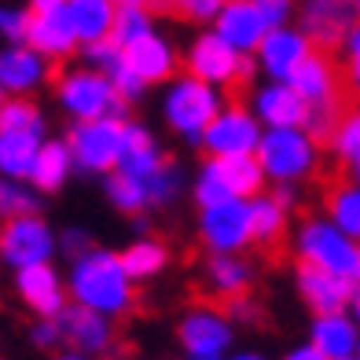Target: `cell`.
<instances>
[{
  "label": "cell",
  "mask_w": 360,
  "mask_h": 360,
  "mask_svg": "<svg viewBox=\"0 0 360 360\" xmlns=\"http://www.w3.org/2000/svg\"><path fill=\"white\" fill-rule=\"evenodd\" d=\"M224 103L228 100H224L221 89H214V85H206V81L180 70L176 77H169L166 85H162L158 118L176 140H184L188 147H199L206 125L214 122V114Z\"/></svg>",
  "instance_id": "cell-2"
},
{
  "label": "cell",
  "mask_w": 360,
  "mask_h": 360,
  "mask_svg": "<svg viewBox=\"0 0 360 360\" xmlns=\"http://www.w3.org/2000/svg\"><path fill=\"white\" fill-rule=\"evenodd\" d=\"M63 11H67V19L74 26L81 48H85V44H96V41H107L110 37L118 0H67Z\"/></svg>",
  "instance_id": "cell-29"
},
{
  "label": "cell",
  "mask_w": 360,
  "mask_h": 360,
  "mask_svg": "<svg viewBox=\"0 0 360 360\" xmlns=\"http://www.w3.org/2000/svg\"><path fill=\"white\" fill-rule=\"evenodd\" d=\"M26 338H30V346H34L37 353H48V356L63 349L59 320H34V323H30V331H26Z\"/></svg>",
  "instance_id": "cell-44"
},
{
  "label": "cell",
  "mask_w": 360,
  "mask_h": 360,
  "mask_svg": "<svg viewBox=\"0 0 360 360\" xmlns=\"http://www.w3.org/2000/svg\"><path fill=\"white\" fill-rule=\"evenodd\" d=\"M280 360H327L320 349H313L309 342H298V346H290V349H283L280 353Z\"/></svg>",
  "instance_id": "cell-50"
},
{
  "label": "cell",
  "mask_w": 360,
  "mask_h": 360,
  "mask_svg": "<svg viewBox=\"0 0 360 360\" xmlns=\"http://www.w3.org/2000/svg\"><path fill=\"white\" fill-rule=\"evenodd\" d=\"M158 22H155V11L147 8H136V4H118V11H114V30H110V41L122 48L143 41L147 34H155Z\"/></svg>",
  "instance_id": "cell-37"
},
{
  "label": "cell",
  "mask_w": 360,
  "mask_h": 360,
  "mask_svg": "<svg viewBox=\"0 0 360 360\" xmlns=\"http://www.w3.org/2000/svg\"><path fill=\"white\" fill-rule=\"evenodd\" d=\"M261 122L250 114L247 103H224L214 122L206 125V133L199 140V151L206 158H239V155H254L261 143Z\"/></svg>",
  "instance_id": "cell-12"
},
{
  "label": "cell",
  "mask_w": 360,
  "mask_h": 360,
  "mask_svg": "<svg viewBox=\"0 0 360 360\" xmlns=\"http://www.w3.org/2000/svg\"><path fill=\"white\" fill-rule=\"evenodd\" d=\"M118 257H122L129 280H133L136 287L158 280V276H166V269L173 265L169 243L158 239V236H136L133 243H125V250H118Z\"/></svg>",
  "instance_id": "cell-27"
},
{
  "label": "cell",
  "mask_w": 360,
  "mask_h": 360,
  "mask_svg": "<svg viewBox=\"0 0 360 360\" xmlns=\"http://www.w3.org/2000/svg\"><path fill=\"white\" fill-rule=\"evenodd\" d=\"M269 191V180L261 173L254 155H239V158H202L199 169L191 173L188 195L195 206H214L224 199H254V195Z\"/></svg>",
  "instance_id": "cell-5"
},
{
  "label": "cell",
  "mask_w": 360,
  "mask_h": 360,
  "mask_svg": "<svg viewBox=\"0 0 360 360\" xmlns=\"http://www.w3.org/2000/svg\"><path fill=\"white\" fill-rule=\"evenodd\" d=\"M63 280H67L70 305L92 309V313H100L114 323L136 309V283L129 280L118 250L100 247V243L89 247L81 257H74L67 272H63Z\"/></svg>",
  "instance_id": "cell-1"
},
{
  "label": "cell",
  "mask_w": 360,
  "mask_h": 360,
  "mask_svg": "<svg viewBox=\"0 0 360 360\" xmlns=\"http://www.w3.org/2000/svg\"><path fill=\"white\" fill-rule=\"evenodd\" d=\"M129 221H133V232L136 236H151V217H147V214H136V217H129Z\"/></svg>",
  "instance_id": "cell-53"
},
{
  "label": "cell",
  "mask_w": 360,
  "mask_h": 360,
  "mask_svg": "<svg viewBox=\"0 0 360 360\" xmlns=\"http://www.w3.org/2000/svg\"><path fill=\"white\" fill-rule=\"evenodd\" d=\"M0 100H4V92H0Z\"/></svg>",
  "instance_id": "cell-62"
},
{
  "label": "cell",
  "mask_w": 360,
  "mask_h": 360,
  "mask_svg": "<svg viewBox=\"0 0 360 360\" xmlns=\"http://www.w3.org/2000/svg\"><path fill=\"white\" fill-rule=\"evenodd\" d=\"M0 133H41L48 136V118L34 96H4L0 100Z\"/></svg>",
  "instance_id": "cell-34"
},
{
  "label": "cell",
  "mask_w": 360,
  "mask_h": 360,
  "mask_svg": "<svg viewBox=\"0 0 360 360\" xmlns=\"http://www.w3.org/2000/svg\"><path fill=\"white\" fill-rule=\"evenodd\" d=\"M11 290L26 313H34V320H56L70 305L67 280L56 265H30L11 272Z\"/></svg>",
  "instance_id": "cell-14"
},
{
  "label": "cell",
  "mask_w": 360,
  "mask_h": 360,
  "mask_svg": "<svg viewBox=\"0 0 360 360\" xmlns=\"http://www.w3.org/2000/svg\"><path fill=\"white\" fill-rule=\"evenodd\" d=\"M342 100L338 103H320V107H305V122H302V129L309 136H313L320 147L327 143V136L335 133V125H338V118H342Z\"/></svg>",
  "instance_id": "cell-41"
},
{
  "label": "cell",
  "mask_w": 360,
  "mask_h": 360,
  "mask_svg": "<svg viewBox=\"0 0 360 360\" xmlns=\"http://www.w3.org/2000/svg\"><path fill=\"white\" fill-rule=\"evenodd\" d=\"M59 320V331H63V349H74L89 360H103L114 353L118 346V323L92 313V309H81V305H67Z\"/></svg>",
  "instance_id": "cell-15"
},
{
  "label": "cell",
  "mask_w": 360,
  "mask_h": 360,
  "mask_svg": "<svg viewBox=\"0 0 360 360\" xmlns=\"http://www.w3.org/2000/svg\"><path fill=\"white\" fill-rule=\"evenodd\" d=\"M305 342L313 349H320L327 360H349L360 349V323L349 316V309H342V313H320L309 320Z\"/></svg>",
  "instance_id": "cell-25"
},
{
  "label": "cell",
  "mask_w": 360,
  "mask_h": 360,
  "mask_svg": "<svg viewBox=\"0 0 360 360\" xmlns=\"http://www.w3.org/2000/svg\"><path fill=\"white\" fill-rule=\"evenodd\" d=\"M103 360H129V356H118V353H110V356H103Z\"/></svg>",
  "instance_id": "cell-58"
},
{
  "label": "cell",
  "mask_w": 360,
  "mask_h": 360,
  "mask_svg": "<svg viewBox=\"0 0 360 360\" xmlns=\"http://www.w3.org/2000/svg\"><path fill=\"white\" fill-rule=\"evenodd\" d=\"M210 30H214L228 48H236L239 56H254L261 37L269 34V26L261 19L254 0H224V8L217 11V19Z\"/></svg>",
  "instance_id": "cell-22"
},
{
  "label": "cell",
  "mask_w": 360,
  "mask_h": 360,
  "mask_svg": "<svg viewBox=\"0 0 360 360\" xmlns=\"http://www.w3.org/2000/svg\"><path fill=\"white\" fill-rule=\"evenodd\" d=\"M254 280H257V265L247 254H206L202 261V287L221 302L250 294Z\"/></svg>",
  "instance_id": "cell-23"
},
{
  "label": "cell",
  "mask_w": 360,
  "mask_h": 360,
  "mask_svg": "<svg viewBox=\"0 0 360 360\" xmlns=\"http://www.w3.org/2000/svg\"><path fill=\"white\" fill-rule=\"evenodd\" d=\"M110 85H114V92H118V96H122V100H125L129 107H133V103H140L143 96H147V85H143V81H140L133 70H129V67H122L118 74H114V77H110Z\"/></svg>",
  "instance_id": "cell-48"
},
{
  "label": "cell",
  "mask_w": 360,
  "mask_h": 360,
  "mask_svg": "<svg viewBox=\"0 0 360 360\" xmlns=\"http://www.w3.org/2000/svg\"><path fill=\"white\" fill-rule=\"evenodd\" d=\"M353 287H356V283L346 280V276H331V272L309 269V265L294 269V294H298L302 305H305L313 316H320V313H342V309H349Z\"/></svg>",
  "instance_id": "cell-20"
},
{
  "label": "cell",
  "mask_w": 360,
  "mask_h": 360,
  "mask_svg": "<svg viewBox=\"0 0 360 360\" xmlns=\"http://www.w3.org/2000/svg\"><path fill=\"white\" fill-rule=\"evenodd\" d=\"M313 52L316 48L305 37V30L298 22H290V26H280V30H269V34L261 37L257 52H254V67L265 81H290Z\"/></svg>",
  "instance_id": "cell-13"
},
{
  "label": "cell",
  "mask_w": 360,
  "mask_h": 360,
  "mask_svg": "<svg viewBox=\"0 0 360 360\" xmlns=\"http://www.w3.org/2000/svg\"><path fill=\"white\" fill-rule=\"evenodd\" d=\"M290 250H294V257H298V265L331 272V276H346V280L356 283L360 247L349 236H342L323 214H313V217L298 221V228H294V236H290Z\"/></svg>",
  "instance_id": "cell-6"
},
{
  "label": "cell",
  "mask_w": 360,
  "mask_h": 360,
  "mask_svg": "<svg viewBox=\"0 0 360 360\" xmlns=\"http://www.w3.org/2000/svg\"><path fill=\"white\" fill-rule=\"evenodd\" d=\"M118 4H136V8H147V11H166L169 8V0H118Z\"/></svg>",
  "instance_id": "cell-52"
},
{
  "label": "cell",
  "mask_w": 360,
  "mask_h": 360,
  "mask_svg": "<svg viewBox=\"0 0 360 360\" xmlns=\"http://www.w3.org/2000/svg\"><path fill=\"white\" fill-rule=\"evenodd\" d=\"M48 360H89V356H81V353H74V349H59V353H52Z\"/></svg>",
  "instance_id": "cell-56"
},
{
  "label": "cell",
  "mask_w": 360,
  "mask_h": 360,
  "mask_svg": "<svg viewBox=\"0 0 360 360\" xmlns=\"http://www.w3.org/2000/svg\"><path fill=\"white\" fill-rule=\"evenodd\" d=\"M224 313H228V320H232L236 327H257L261 323V305H257V298L254 294H239V298H232V302H224L221 305Z\"/></svg>",
  "instance_id": "cell-46"
},
{
  "label": "cell",
  "mask_w": 360,
  "mask_h": 360,
  "mask_svg": "<svg viewBox=\"0 0 360 360\" xmlns=\"http://www.w3.org/2000/svg\"><path fill=\"white\" fill-rule=\"evenodd\" d=\"M26 44L34 48L37 56H44L52 67L56 63H67V59H77V52H81V41H77V34H74V26H70V19H67L63 8L34 11Z\"/></svg>",
  "instance_id": "cell-21"
},
{
  "label": "cell",
  "mask_w": 360,
  "mask_h": 360,
  "mask_svg": "<svg viewBox=\"0 0 360 360\" xmlns=\"http://www.w3.org/2000/svg\"><path fill=\"white\" fill-rule=\"evenodd\" d=\"M89 247H96V239H92V232L85 224H67L59 232V254L67 257V261H74V257H81Z\"/></svg>",
  "instance_id": "cell-47"
},
{
  "label": "cell",
  "mask_w": 360,
  "mask_h": 360,
  "mask_svg": "<svg viewBox=\"0 0 360 360\" xmlns=\"http://www.w3.org/2000/svg\"><path fill=\"white\" fill-rule=\"evenodd\" d=\"M103 199L110 210H118L122 217H136V214H147V188L129 180L122 173H107L103 176Z\"/></svg>",
  "instance_id": "cell-38"
},
{
  "label": "cell",
  "mask_w": 360,
  "mask_h": 360,
  "mask_svg": "<svg viewBox=\"0 0 360 360\" xmlns=\"http://www.w3.org/2000/svg\"><path fill=\"white\" fill-rule=\"evenodd\" d=\"M195 236H199L206 254H247V247H254L250 202L247 199H224L214 206H202L199 217H195Z\"/></svg>",
  "instance_id": "cell-11"
},
{
  "label": "cell",
  "mask_w": 360,
  "mask_h": 360,
  "mask_svg": "<svg viewBox=\"0 0 360 360\" xmlns=\"http://www.w3.org/2000/svg\"><path fill=\"white\" fill-rule=\"evenodd\" d=\"M261 19H265L269 30H280V26H290L298 22V0H254Z\"/></svg>",
  "instance_id": "cell-45"
},
{
  "label": "cell",
  "mask_w": 360,
  "mask_h": 360,
  "mask_svg": "<svg viewBox=\"0 0 360 360\" xmlns=\"http://www.w3.org/2000/svg\"><path fill=\"white\" fill-rule=\"evenodd\" d=\"M290 89L302 96L305 107H320V103H338L342 100V77H338V67L331 59H327V52H313L298 74L290 77Z\"/></svg>",
  "instance_id": "cell-26"
},
{
  "label": "cell",
  "mask_w": 360,
  "mask_h": 360,
  "mask_svg": "<svg viewBox=\"0 0 360 360\" xmlns=\"http://www.w3.org/2000/svg\"><path fill=\"white\" fill-rule=\"evenodd\" d=\"M166 151H162V143L155 140V133L147 129L143 122H133L129 118L125 125V147H122V158H118V169L129 180H136V184H147L162 166H166Z\"/></svg>",
  "instance_id": "cell-24"
},
{
  "label": "cell",
  "mask_w": 360,
  "mask_h": 360,
  "mask_svg": "<svg viewBox=\"0 0 360 360\" xmlns=\"http://www.w3.org/2000/svg\"><path fill=\"white\" fill-rule=\"evenodd\" d=\"M125 67L133 70L147 89H162L169 77L180 74V48L169 34L155 30V34H147L143 41L125 48Z\"/></svg>",
  "instance_id": "cell-17"
},
{
  "label": "cell",
  "mask_w": 360,
  "mask_h": 360,
  "mask_svg": "<svg viewBox=\"0 0 360 360\" xmlns=\"http://www.w3.org/2000/svg\"><path fill=\"white\" fill-rule=\"evenodd\" d=\"M44 195H37V188L30 180H11V176H0V221H11V217H30V214H41L44 210Z\"/></svg>",
  "instance_id": "cell-36"
},
{
  "label": "cell",
  "mask_w": 360,
  "mask_h": 360,
  "mask_svg": "<svg viewBox=\"0 0 360 360\" xmlns=\"http://www.w3.org/2000/svg\"><path fill=\"white\" fill-rule=\"evenodd\" d=\"M63 4H67V0H30V11H52V8H63Z\"/></svg>",
  "instance_id": "cell-54"
},
{
  "label": "cell",
  "mask_w": 360,
  "mask_h": 360,
  "mask_svg": "<svg viewBox=\"0 0 360 360\" xmlns=\"http://www.w3.org/2000/svg\"><path fill=\"white\" fill-rule=\"evenodd\" d=\"M44 85H52V63L30 44H0V92L37 96Z\"/></svg>",
  "instance_id": "cell-18"
},
{
  "label": "cell",
  "mask_w": 360,
  "mask_h": 360,
  "mask_svg": "<svg viewBox=\"0 0 360 360\" xmlns=\"http://www.w3.org/2000/svg\"><path fill=\"white\" fill-rule=\"evenodd\" d=\"M30 19H34L30 8L11 4V0H0V44H26Z\"/></svg>",
  "instance_id": "cell-40"
},
{
  "label": "cell",
  "mask_w": 360,
  "mask_h": 360,
  "mask_svg": "<svg viewBox=\"0 0 360 360\" xmlns=\"http://www.w3.org/2000/svg\"><path fill=\"white\" fill-rule=\"evenodd\" d=\"M56 107L74 122H96V118H129V103L114 92L110 77L96 74L92 67L77 63L52 77Z\"/></svg>",
  "instance_id": "cell-3"
},
{
  "label": "cell",
  "mask_w": 360,
  "mask_h": 360,
  "mask_svg": "<svg viewBox=\"0 0 360 360\" xmlns=\"http://www.w3.org/2000/svg\"><path fill=\"white\" fill-rule=\"evenodd\" d=\"M356 283H360V257H356Z\"/></svg>",
  "instance_id": "cell-60"
},
{
  "label": "cell",
  "mask_w": 360,
  "mask_h": 360,
  "mask_svg": "<svg viewBox=\"0 0 360 360\" xmlns=\"http://www.w3.org/2000/svg\"><path fill=\"white\" fill-rule=\"evenodd\" d=\"M77 59L85 63V67H92L96 74H103V77H114V74L125 67V52L110 37L107 41H96V44H85L77 52Z\"/></svg>",
  "instance_id": "cell-39"
},
{
  "label": "cell",
  "mask_w": 360,
  "mask_h": 360,
  "mask_svg": "<svg viewBox=\"0 0 360 360\" xmlns=\"http://www.w3.org/2000/svg\"><path fill=\"white\" fill-rule=\"evenodd\" d=\"M323 147L331 151V158L338 162V166H346V169H356L360 166V103L342 110L335 133L327 136Z\"/></svg>",
  "instance_id": "cell-35"
},
{
  "label": "cell",
  "mask_w": 360,
  "mask_h": 360,
  "mask_svg": "<svg viewBox=\"0 0 360 360\" xmlns=\"http://www.w3.org/2000/svg\"><path fill=\"white\" fill-rule=\"evenodd\" d=\"M353 11H356V22H360V0H353Z\"/></svg>",
  "instance_id": "cell-57"
},
{
  "label": "cell",
  "mask_w": 360,
  "mask_h": 360,
  "mask_svg": "<svg viewBox=\"0 0 360 360\" xmlns=\"http://www.w3.org/2000/svg\"><path fill=\"white\" fill-rule=\"evenodd\" d=\"M269 195H272V199L287 210V214H294V210L302 206V188H298V184H272V188H269Z\"/></svg>",
  "instance_id": "cell-49"
},
{
  "label": "cell",
  "mask_w": 360,
  "mask_h": 360,
  "mask_svg": "<svg viewBox=\"0 0 360 360\" xmlns=\"http://www.w3.org/2000/svg\"><path fill=\"white\" fill-rule=\"evenodd\" d=\"M125 125L129 118H96V122H74L67 129V147L74 158V173L81 176H107L118 169L122 147H125Z\"/></svg>",
  "instance_id": "cell-9"
},
{
  "label": "cell",
  "mask_w": 360,
  "mask_h": 360,
  "mask_svg": "<svg viewBox=\"0 0 360 360\" xmlns=\"http://www.w3.org/2000/svg\"><path fill=\"white\" fill-rule=\"evenodd\" d=\"M169 8L180 19H188L195 26H214L217 11L224 8V0H169Z\"/></svg>",
  "instance_id": "cell-43"
},
{
  "label": "cell",
  "mask_w": 360,
  "mask_h": 360,
  "mask_svg": "<svg viewBox=\"0 0 360 360\" xmlns=\"http://www.w3.org/2000/svg\"><path fill=\"white\" fill-rule=\"evenodd\" d=\"M228 360H272V356L261 353V349H254V346H243V349L236 346L232 353H228Z\"/></svg>",
  "instance_id": "cell-51"
},
{
  "label": "cell",
  "mask_w": 360,
  "mask_h": 360,
  "mask_svg": "<svg viewBox=\"0 0 360 360\" xmlns=\"http://www.w3.org/2000/svg\"><path fill=\"white\" fill-rule=\"evenodd\" d=\"M356 356H360V349H356Z\"/></svg>",
  "instance_id": "cell-63"
},
{
  "label": "cell",
  "mask_w": 360,
  "mask_h": 360,
  "mask_svg": "<svg viewBox=\"0 0 360 360\" xmlns=\"http://www.w3.org/2000/svg\"><path fill=\"white\" fill-rule=\"evenodd\" d=\"M0 360H4V356H0Z\"/></svg>",
  "instance_id": "cell-64"
},
{
  "label": "cell",
  "mask_w": 360,
  "mask_h": 360,
  "mask_svg": "<svg viewBox=\"0 0 360 360\" xmlns=\"http://www.w3.org/2000/svg\"><path fill=\"white\" fill-rule=\"evenodd\" d=\"M70 176H74V158H70L67 140L48 136L37 151L34 169H30V184L37 188V195H59L70 184Z\"/></svg>",
  "instance_id": "cell-28"
},
{
  "label": "cell",
  "mask_w": 360,
  "mask_h": 360,
  "mask_svg": "<svg viewBox=\"0 0 360 360\" xmlns=\"http://www.w3.org/2000/svg\"><path fill=\"white\" fill-rule=\"evenodd\" d=\"M323 217L331 221L342 236H349L360 247V184L353 176L327 188V195H323Z\"/></svg>",
  "instance_id": "cell-30"
},
{
  "label": "cell",
  "mask_w": 360,
  "mask_h": 360,
  "mask_svg": "<svg viewBox=\"0 0 360 360\" xmlns=\"http://www.w3.org/2000/svg\"><path fill=\"white\" fill-rule=\"evenodd\" d=\"M257 166L265 173L269 188L272 184H305L320 173L323 147L305 133V129H265L257 143Z\"/></svg>",
  "instance_id": "cell-4"
},
{
  "label": "cell",
  "mask_w": 360,
  "mask_h": 360,
  "mask_svg": "<svg viewBox=\"0 0 360 360\" xmlns=\"http://www.w3.org/2000/svg\"><path fill=\"white\" fill-rule=\"evenodd\" d=\"M44 140L48 136L41 133H0V176L30 180V169H34Z\"/></svg>",
  "instance_id": "cell-31"
},
{
  "label": "cell",
  "mask_w": 360,
  "mask_h": 360,
  "mask_svg": "<svg viewBox=\"0 0 360 360\" xmlns=\"http://www.w3.org/2000/svg\"><path fill=\"white\" fill-rule=\"evenodd\" d=\"M247 107L261 122V129H302L305 122V103L290 89V81H261L254 85Z\"/></svg>",
  "instance_id": "cell-19"
},
{
  "label": "cell",
  "mask_w": 360,
  "mask_h": 360,
  "mask_svg": "<svg viewBox=\"0 0 360 360\" xmlns=\"http://www.w3.org/2000/svg\"><path fill=\"white\" fill-rule=\"evenodd\" d=\"M349 360H360V356H349Z\"/></svg>",
  "instance_id": "cell-61"
},
{
  "label": "cell",
  "mask_w": 360,
  "mask_h": 360,
  "mask_svg": "<svg viewBox=\"0 0 360 360\" xmlns=\"http://www.w3.org/2000/svg\"><path fill=\"white\" fill-rule=\"evenodd\" d=\"M290 228V214L272 199L269 191H261L250 199V239L257 247H276Z\"/></svg>",
  "instance_id": "cell-32"
},
{
  "label": "cell",
  "mask_w": 360,
  "mask_h": 360,
  "mask_svg": "<svg viewBox=\"0 0 360 360\" xmlns=\"http://www.w3.org/2000/svg\"><path fill=\"white\" fill-rule=\"evenodd\" d=\"M239 327L214 302L188 305L176 320V349L180 360H228L236 349Z\"/></svg>",
  "instance_id": "cell-8"
},
{
  "label": "cell",
  "mask_w": 360,
  "mask_h": 360,
  "mask_svg": "<svg viewBox=\"0 0 360 360\" xmlns=\"http://www.w3.org/2000/svg\"><path fill=\"white\" fill-rule=\"evenodd\" d=\"M349 316L360 323V283L353 287V298H349Z\"/></svg>",
  "instance_id": "cell-55"
},
{
  "label": "cell",
  "mask_w": 360,
  "mask_h": 360,
  "mask_svg": "<svg viewBox=\"0 0 360 360\" xmlns=\"http://www.w3.org/2000/svg\"><path fill=\"white\" fill-rule=\"evenodd\" d=\"M188 184H191V176L184 173V166H180L176 158H166V166H162L151 180H147V214L151 210H169L176 206L180 199L188 195Z\"/></svg>",
  "instance_id": "cell-33"
},
{
  "label": "cell",
  "mask_w": 360,
  "mask_h": 360,
  "mask_svg": "<svg viewBox=\"0 0 360 360\" xmlns=\"http://www.w3.org/2000/svg\"><path fill=\"white\" fill-rule=\"evenodd\" d=\"M338 52H342V77H346V89L360 100V22L346 34Z\"/></svg>",
  "instance_id": "cell-42"
},
{
  "label": "cell",
  "mask_w": 360,
  "mask_h": 360,
  "mask_svg": "<svg viewBox=\"0 0 360 360\" xmlns=\"http://www.w3.org/2000/svg\"><path fill=\"white\" fill-rule=\"evenodd\" d=\"M298 26L305 30L316 52L342 48L346 34L356 26L353 0H298Z\"/></svg>",
  "instance_id": "cell-16"
},
{
  "label": "cell",
  "mask_w": 360,
  "mask_h": 360,
  "mask_svg": "<svg viewBox=\"0 0 360 360\" xmlns=\"http://www.w3.org/2000/svg\"><path fill=\"white\" fill-rule=\"evenodd\" d=\"M349 173H353V180H356V184H360V166H356V169H349Z\"/></svg>",
  "instance_id": "cell-59"
},
{
  "label": "cell",
  "mask_w": 360,
  "mask_h": 360,
  "mask_svg": "<svg viewBox=\"0 0 360 360\" xmlns=\"http://www.w3.org/2000/svg\"><path fill=\"white\" fill-rule=\"evenodd\" d=\"M59 232L48 224L44 214L0 221V269H30V265H56Z\"/></svg>",
  "instance_id": "cell-10"
},
{
  "label": "cell",
  "mask_w": 360,
  "mask_h": 360,
  "mask_svg": "<svg viewBox=\"0 0 360 360\" xmlns=\"http://www.w3.org/2000/svg\"><path fill=\"white\" fill-rule=\"evenodd\" d=\"M180 70L206 81V85H214L221 92L243 85V81L254 77V56H239L236 48H228L214 30H195L191 41L184 44V52H180Z\"/></svg>",
  "instance_id": "cell-7"
}]
</instances>
